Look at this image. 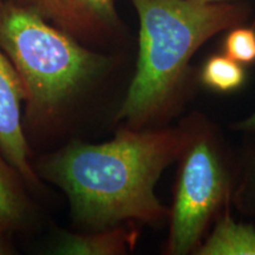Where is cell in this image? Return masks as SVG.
Returning <instances> with one entry per match:
<instances>
[{
    "instance_id": "cell-1",
    "label": "cell",
    "mask_w": 255,
    "mask_h": 255,
    "mask_svg": "<svg viewBox=\"0 0 255 255\" xmlns=\"http://www.w3.org/2000/svg\"><path fill=\"white\" fill-rule=\"evenodd\" d=\"M187 141L184 126L167 129H121L101 144L72 141L45 156L41 176L66 194L72 219L91 231L124 222L157 226L169 210L156 196V184L180 159Z\"/></svg>"
},
{
    "instance_id": "cell-2",
    "label": "cell",
    "mask_w": 255,
    "mask_h": 255,
    "mask_svg": "<svg viewBox=\"0 0 255 255\" xmlns=\"http://www.w3.org/2000/svg\"><path fill=\"white\" fill-rule=\"evenodd\" d=\"M130 1L139 21L138 58L116 121L142 129L180 103L194 53L220 32L244 23L250 9L233 1Z\"/></svg>"
},
{
    "instance_id": "cell-3",
    "label": "cell",
    "mask_w": 255,
    "mask_h": 255,
    "mask_svg": "<svg viewBox=\"0 0 255 255\" xmlns=\"http://www.w3.org/2000/svg\"><path fill=\"white\" fill-rule=\"evenodd\" d=\"M0 47L25 91L26 119L44 123L100 77L110 60L50 24L27 4L0 1Z\"/></svg>"
},
{
    "instance_id": "cell-4",
    "label": "cell",
    "mask_w": 255,
    "mask_h": 255,
    "mask_svg": "<svg viewBox=\"0 0 255 255\" xmlns=\"http://www.w3.org/2000/svg\"><path fill=\"white\" fill-rule=\"evenodd\" d=\"M187 141L169 212L167 253L186 255L199 247L216 213L229 202L232 176L218 131L203 117L184 122Z\"/></svg>"
},
{
    "instance_id": "cell-5",
    "label": "cell",
    "mask_w": 255,
    "mask_h": 255,
    "mask_svg": "<svg viewBox=\"0 0 255 255\" xmlns=\"http://www.w3.org/2000/svg\"><path fill=\"white\" fill-rule=\"evenodd\" d=\"M25 91L14 66L0 47V150L25 182L39 186L30 163V149L23 130L21 104Z\"/></svg>"
},
{
    "instance_id": "cell-6",
    "label": "cell",
    "mask_w": 255,
    "mask_h": 255,
    "mask_svg": "<svg viewBox=\"0 0 255 255\" xmlns=\"http://www.w3.org/2000/svg\"><path fill=\"white\" fill-rule=\"evenodd\" d=\"M73 37L100 36L119 25L114 0H24Z\"/></svg>"
},
{
    "instance_id": "cell-7",
    "label": "cell",
    "mask_w": 255,
    "mask_h": 255,
    "mask_svg": "<svg viewBox=\"0 0 255 255\" xmlns=\"http://www.w3.org/2000/svg\"><path fill=\"white\" fill-rule=\"evenodd\" d=\"M137 238V231L123 225L87 234L60 232L53 251L65 255H122L132 251Z\"/></svg>"
},
{
    "instance_id": "cell-8",
    "label": "cell",
    "mask_w": 255,
    "mask_h": 255,
    "mask_svg": "<svg viewBox=\"0 0 255 255\" xmlns=\"http://www.w3.org/2000/svg\"><path fill=\"white\" fill-rule=\"evenodd\" d=\"M199 255H255V226L238 222L233 219L228 205L214 229L201 242L196 251Z\"/></svg>"
},
{
    "instance_id": "cell-9",
    "label": "cell",
    "mask_w": 255,
    "mask_h": 255,
    "mask_svg": "<svg viewBox=\"0 0 255 255\" xmlns=\"http://www.w3.org/2000/svg\"><path fill=\"white\" fill-rule=\"evenodd\" d=\"M21 180L20 174L0 150V234L7 237L23 225L27 216V197Z\"/></svg>"
},
{
    "instance_id": "cell-10",
    "label": "cell",
    "mask_w": 255,
    "mask_h": 255,
    "mask_svg": "<svg viewBox=\"0 0 255 255\" xmlns=\"http://www.w3.org/2000/svg\"><path fill=\"white\" fill-rule=\"evenodd\" d=\"M247 79L245 66L226 53L210 56L200 71V82L209 90L231 94L244 87Z\"/></svg>"
},
{
    "instance_id": "cell-11",
    "label": "cell",
    "mask_w": 255,
    "mask_h": 255,
    "mask_svg": "<svg viewBox=\"0 0 255 255\" xmlns=\"http://www.w3.org/2000/svg\"><path fill=\"white\" fill-rule=\"evenodd\" d=\"M223 51L242 65L255 63V28L242 26L241 24L229 28Z\"/></svg>"
},
{
    "instance_id": "cell-12",
    "label": "cell",
    "mask_w": 255,
    "mask_h": 255,
    "mask_svg": "<svg viewBox=\"0 0 255 255\" xmlns=\"http://www.w3.org/2000/svg\"><path fill=\"white\" fill-rule=\"evenodd\" d=\"M244 196L255 209V150L252 152L246 168L244 182Z\"/></svg>"
},
{
    "instance_id": "cell-13",
    "label": "cell",
    "mask_w": 255,
    "mask_h": 255,
    "mask_svg": "<svg viewBox=\"0 0 255 255\" xmlns=\"http://www.w3.org/2000/svg\"><path fill=\"white\" fill-rule=\"evenodd\" d=\"M233 129L237 131L255 133V111L246 119L239 121L233 126Z\"/></svg>"
},
{
    "instance_id": "cell-14",
    "label": "cell",
    "mask_w": 255,
    "mask_h": 255,
    "mask_svg": "<svg viewBox=\"0 0 255 255\" xmlns=\"http://www.w3.org/2000/svg\"><path fill=\"white\" fill-rule=\"evenodd\" d=\"M13 247H12V245L7 240V235L0 234V255L13 254Z\"/></svg>"
},
{
    "instance_id": "cell-15",
    "label": "cell",
    "mask_w": 255,
    "mask_h": 255,
    "mask_svg": "<svg viewBox=\"0 0 255 255\" xmlns=\"http://www.w3.org/2000/svg\"><path fill=\"white\" fill-rule=\"evenodd\" d=\"M200 1H234V0H200Z\"/></svg>"
}]
</instances>
